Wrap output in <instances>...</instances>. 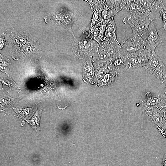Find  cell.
<instances>
[{"label": "cell", "instance_id": "obj_2", "mask_svg": "<svg viewBox=\"0 0 166 166\" xmlns=\"http://www.w3.org/2000/svg\"><path fill=\"white\" fill-rule=\"evenodd\" d=\"M151 74L155 76L161 83L166 80V66L156 53H152L148 62L143 66Z\"/></svg>", "mask_w": 166, "mask_h": 166}, {"label": "cell", "instance_id": "obj_21", "mask_svg": "<svg viewBox=\"0 0 166 166\" xmlns=\"http://www.w3.org/2000/svg\"><path fill=\"white\" fill-rule=\"evenodd\" d=\"M160 103L159 107L162 109L166 107V88L160 96Z\"/></svg>", "mask_w": 166, "mask_h": 166}, {"label": "cell", "instance_id": "obj_19", "mask_svg": "<svg viewBox=\"0 0 166 166\" xmlns=\"http://www.w3.org/2000/svg\"><path fill=\"white\" fill-rule=\"evenodd\" d=\"M109 21L102 20L100 24H99V33L98 38L101 40H103L104 38L105 33L107 24Z\"/></svg>", "mask_w": 166, "mask_h": 166}, {"label": "cell", "instance_id": "obj_17", "mask_svg": "<svg viewBox=\"0 0 166 166\" xmlns=\"http://www.w3.org/2000/svg\"><path fill=\"white\" fill-rule=\"evenodd\" d=\"M11 62L10 60L0 54V69L8 76Z\"/></svg>", "mask_w": 166, "mask_h": 166}, {"label": "cell", "instance_id": "obj_22", "mask_svg": "<svg viewBox=\"0 0 166 166\" xmlns=\"http://www.w3.org/2000/svg\"><path fill=\"white\" fill-rule=\"evenodd\" d=\"M99 11L97 10H95L92 20L91 24V27L93 26V25L98 22L99 17Z\"/></svg>", "mask_w": 166, "mask_h": 166}, {"label": "cell", "instance_id": "obj_1", "mask_svg": "<svg viewBox=\"0 0 166 166\" xmlns=\"http://www.w3.org/2000/svg\"><path fill=\"white\" fill-rule=\"evenodd\" d=\"M154 19L148 16L143 18H138L130 15L124 18L123 22L128 24L132 30L133 37L142 38L147 32L149 24Z\"/></svg>", "mask_w": 166, "mask_h": 166}, {"label": "cell", "instance_id": "obj_3", "mask_svg": "<svg viewBox=\"0 0 166 166\" xmlns=\"http://www.w3.org/2000/svg\"><path fill=\"white\" fill-rule=\"evenodd\" d=\"M145 49L143 39L140 37L135 36L124 39L121 44L120 50L122 53L127 55Z\"/></svg>", "mask_w": 166, "mask_h": 166}, {"label": "cell", "instance_id": "obj_8", "mask_svg": "<svg viewBox=\"0 0 166 166\" xmlns=\"http://www.w3.org/2000/svg\"><path fill=\"white\" fill-rule=\"evenodd\" d=\"M75 14L71 11H65L57 13L56 16L57 22L68 30L73 38L75 36L72 30V26L77 18Z\"/></svg>", "mask_w": 166, "mask_h": 166}, {"label": "cell", "instance_id": "obj_24", "mask_svg": "<svg viewBox=\"0 0 166 166\" xmlns=\"http://www.w3.org/2000/svg\"><path fill=\"white\" fill-rule=\"evenodd\" d=\"M162 166H166V155H165L164 157Z\"/></svg>", "mask_w": 166, "mask_h": 166}, {"label": "cell", "instance_id": "obj_13", "mask_svg": "<svg viewBox=\"0 0 166 166\" xmlns=\"http://www.w3.org/2000/svg\"><path fill=\"white\" fill-rule=\"evenodd\" d=\"M135 2L149 10L152 13H154L163 3L161 0H135Z\"/></svg>", "mask_w": 166, "mask_h": 166}, {"label": "cell", "instance_id": "obj_6", "mask_svg": "<svg viewBox=\"0 0 166 166\" xmlns=\"http://www.w3.org/2000/svg\"><path fill=\"white\" fill-rule=\"evenodd\" d=\"M152 53L145 49L141 51L127 55L132 68L144 66L148 61Z\"/></svg>", "mask_w": 166, "mask_h": 166}, {"label": "cell", "instance_id": "obj_7", "mask_svg": "<svg viewBox=\"0 0 166 166\" xmlns=\"http://www.w3.org/2000/svg\"><path fill=\"white\" fill-rule=\"evenodd\" d=\"M73 51L78 54H84L90 52L93 48V43L90 38L84 34L79 38H73Z\"/></svg>", "mask_w": 166, "mask_h": 166}, {"label": "cell", "instance_id": "obj_12", "mask_svg": "<svg viewBox=\"0 0 166 166\" xmlns=\"http://www.w3.org/2000/svg\"><path fill=\"white\" fill-rule=\"evenodd\" d=\"M114 18V17L112 18L107 25L104 40L111 42H115L120 44L117 39V29Z\"/></svg>", "mask_w": 166, "mask_h": 166}, {"label": "cell", "instance_id": "obj_11", "mask_svg": "<svg viewBox=\"0 0 166 166\" xmlns=\"http://www.w3.org/2000/svg\"><path fill=\"white\" fill-rule=\"evenodd\" d=\"M143 113L152 122L158 125H162L165 122L162 110L158 107L143 111Z\"/></svg>", "mask_w": 166, "mask_h": 166}, {"label": "cell", "instance_id": "obj_25", "mask_svg": "<svg viewBox=\"0 0 166 166\" xmlns=\"http://www.w3.org/2000/svg\"><path fill=\"white\" fill-rule=\"evenodd\" d=\"M165 88H166V86H165Z\"/></svg>", "mask_w": 166, "mask_h": 166}, {"label": "cell", "instance_id": "obj_20", "mask_svg": "<svg viewBox=\"0 0 166 166\" xmlns=\"http://www.w3.org/2000/svg\"><path fill=\"white\" fill-rule=\"evenodd\" d=\"M92 27L89 32V35H90L93 38L96 39L97 37H98L99 33V24Z\"/></svg>", "mask_w": 166, "mask_h": 166}, {"label": "cell", "instance_id": "obj_10", "mask_svg": "<svg viewBox=\"0 0 166 166\" xmlns=\"http://www.w3.org/2000/svg\"><path fill=\"white\" fill-rule=\"evenodd\" d=\"M160 103V98L159 95L146 92L145 93L144 98L142 101L143 111L158 107Z\"/></svg>", "mask_w": 166, "mask_h": 166}, {"label": "cell", "instance_id": "obj_15", "mask_svg": "<svg viewBox=\"0 0 166 166\" xmlns=\"http://www.w3.org/2000/svg\"><path fill=\"white\" fill-rule=\"evenodd\" d=\"M36 109V112L31 119L30 120L26 121L34 130L38 132L40 130V121L42 110H38L37 108Z\"/></svg>", "mask_w": 166, "mask_h": 166}, {"label": "cell", "instance_id": "obj_4", "mask_svg": "<svg viewBox=\"0 0 166 166\" xmlns=\"http://www.w3.org/2000/svg\"><path fill=\"white\" fill-rule=\"evenodd\" d=\"M142 38L144 40L145 49L152 53L155 52L157 45L162 42L155 28L154 21L151 22L147 32Z\"/></svg>", "mask_w": 166, "mask_h": 166}, {"label": "cell", "instance_id": "obj_16", "mask_svg": "<svg viewBox=\"0 0 166 166\" xmlns=\"http://www.w3.org/2000/svg\"><path fill=\"white\" fill-rule=\"evenodd\" d=\"M35 105L31 108L25 107H12L18 116L23 119H26L34 113L33 109Z\"/></svg>", "mask_w": 166, "mask_h": 166}, {"label": "cell", "instance_id": "obj_14", "mask_svg": "<svg viewBox=\"0 0 166 166\" xmlns=\"http://www.w3.org/2000/svg\"><path fill=\"white\" fill-rule=\"evenodd\" d=\"M0 81L2 84V89L8 92L12 90L19 89V87L10 77L6 78H1Z\"/></svg>", "mask_w": 166, "mask_h": 166}, {"label": "cell", "instance_id": "obj_23", "mask_svg": "<svg viewBox=\"0 0 166 166\" xmlns=\"http://www.w3.org/2000/svg\"><path fill=\"white\" fill-rule=\"evenodd\" d=\"M5 45H6L4 37L1 36L0 37V49H1Z\"/></svg>", "mask_w": 166, "mask_h": 166}, {"label": "cell", "instance_id": "obj_5", "mask_svg": "<svg viewBox=\"0 0 166 166\" xmlns=\"http://www.w3.org/2000/svg\"><path fill=\"white\" fill-rule=\"evenodd\" d=\"M121 10H125L131 15L140 18H145L152 13L148 10L136 3L135 0H121Z\"/></svg>", "mask_w": 166, "mask_h": 166}, {"label": "cell", "instance_id": "obj_18", "mask_svg": "<svg viewBox=\"0 0 166 166\" xmlns=\"http://www.w3.org/2000/svg\"><path fill=\"white\" fill-rule=\"evenodd\" d=\"M158 10L160 12V17L163 22V28L160 30L163 29L166 32V7L162 3Z\"/></svg>", "mask_w": 166, "mask_h": 166}, {"label": "cell", "instance_id": "obj_9", "mask_svg": "<svg viewBox=\"0 0 166 166\" xmlns=\"http://www.w3.org/2000/svg\"><path fill=\"white\" fill-rule=\"evenodd\" d=\"M114 56L110 64L114 68L128 70L132 68L127 55L122 53L120 49Z\"/></svg>", "mask_w": 166, "mask_h": 166}]
</instances>
